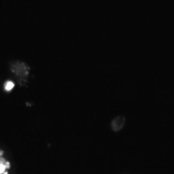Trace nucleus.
<instances>
[{"mask_svg":"<svg viewBox=\"0 0 174 174\" xmlns=\"http://www.w3.org/2000/svg\"><path fill=\"white\" fill-rule=\"evenodd\" d=\"M13 87H14V83L12 82V81H7V83H6V85H5V89H7V90H11V89H13Z\"/></svg>","mask_w":174,"mask_h":174,"instance_id":"1","label":"nucleus"},{"mask_svg":"<svg viewBox=\"0 0 174 174\" xmlns=\"http://www.w3.org/2000/svg\"><path fill=\"white\" fill-rule=\"evenodd\" d=\"M5 169H6V167H5V165H3V164H0V174L4 173H5Z\"/></svg>","mask_w":174,"mask_h":174,"instance_id":"2","label":"nucleus"}]
</instances>
